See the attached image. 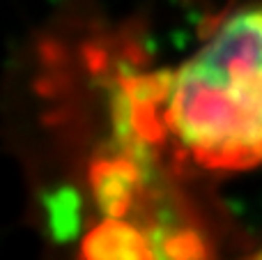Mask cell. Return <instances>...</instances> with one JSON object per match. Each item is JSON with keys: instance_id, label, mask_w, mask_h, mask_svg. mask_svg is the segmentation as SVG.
<instances>
[{"instance_id": "obj_2", "label": "cell", "mask_w": 262, "mask_h": 260, "mask_svg": "<svg viewBox=\"0 0 262 260\" xmlns=\"http://www.w3.org/2000/svg\"><path fill=\"white\" fill-rule=\"evenodd\" d=\"M88 260H149L143 235L120 221H106L85 244Z\"/></svg>"}, {"instance_id": "obj_1", "label": "cell", "mask_w": 262, "mask_h": 260, "mask_svg": "<svg viewBox=\"0 0 262 260\" xmlns=\"http://www.w3.org/2000/svg\"><path fill=\"white\" fill-rule=\"evenodd\" d=\"M136 124L205 168L262 161V3L228 14L177 72L143 83Z\"/></svg>"}, {"instance_id": "obj_3", "label": "cell", "mask_w": 262, "mask_h": 260, "mask_svg": "<svg viewBox=\"0 0 262 260\" xmlns=\"http://www.w3.org/2000/svg\"><path fill=\"white\" fill-rule=\"evenodd\" d=\"M258 260H262V258H258Z\"/></svg>"}]
</instances>
